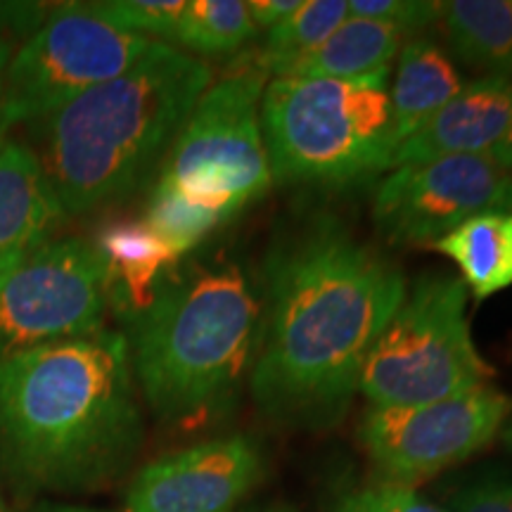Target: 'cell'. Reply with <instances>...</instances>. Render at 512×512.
Instances as JSON below:
<instances>
[{
	"label": "cell",
	"mask_w": 512,
	"mask_h": 512,
	"mask_svg": "<svg viewBox=\"0 0 512 512\" xmlns=\"http://www.w3.org/2000/svg\"><path fill=\"white\" fill-rule=\"evenodd\" d=\"M264 328L249 375L259 411L287 430H328L406 297V278L335 216H316L268 254Z\"/></svg>",
	"instance_id": "obj_1"
},
{
	"label": "cell",
	"mask_w": 512,
	"mask_h": 512,
	"mask_svg": "<svg viewBox=\"0 0 512 512\" xmlns=\"http://www.w3.org/2000/svg\"><path fill=\"white\" fill-rule=\"evenodd\" d=\"M145 427L128 339H67L0 358V463L31 489L79 494L119 479Z\"/></svg>",
	"instance_id": "obj_2"
},
{
	"label": "cell",
	"mask_w": 512,
	"mask_h": 512,
	"mask_svg": "<svg viewBox=\"0 0 512 512\" xmlns=\"http://www.w3.org/2000/svg\"><path fill=\"white\" fill-rule=\"evenodd\" d=\"M211 81L207 62L157 41L128 72L29 124L67 219L143 188Z\"/></svg>",
	"instance_id": "obj_3"
},
{
	"label": "cell",
	"mask_w": 512,
	"mask_h": 512,
	"mask_svg": "<svg viewBox=\"0 0 512 512\" xmlns=\"http://www.w3.org/2000/svg\"><path fill=\"white\" fill-rule=\"evenodd\" d=\"M133 377L166 422H204L249 384L264 328V285L245 261L216 254L178 268L131 318Z\"/></svg>",
	"instance_id": "obj_4"
},
{
	"label": "cell",
	"mask_w": 512,
	"mask_h": 512,
	"mask_svg": "<svg viewBox=\"0 0 512 512\" xmlns=\"http://www.w3.org/2000/svg\"><path fill=\"white\" fill-rule=\"evenodd\" d=\"M268 81L254 55L211 81L159 166L143 219L181 256L271 190L261 131Z\"/></svg>",
	"instance_id": "obj_5"
},
{
	"label": "cell",
	"mask_w": 512,
	"mask_h": 512,
	"mask_svg": "<svg viewBox=\"0 0 512 512\" xmlns=\"http://www.w3.org/2000/svg\"><path fill=\"white\" fill-rule=\"evenodd\" d=\"M392 69L358 79H271L261 131L273 183L344 190L392 169Z\"/></svg>",
	"instance_id": "obj_6"
},
{
	"label": "cell",
	"mask_w": 512,
	"mask_h": 512,
	"mask_svg": "<svg viewBox=\"0 0 512 512\" xmlns=\"http://www.w3.org/2000/svg\"><path fill=\"white\" fill-rule=\"evenodd\" d=\"M467 297L458 275L439 271L406 290L358 382L370 408L422 406L489 384L496 373L472 339Z\"/></svg>",
	"instance_id": "obj_7"
},
{
	"label": "cell",
	"mask_w": 512,
	"mask_h": 512,
	"mask_svg": "<svg viewBox=\"0 0 512 512\" xmlns=\"http://www.w3.org/2000/svg\"><path fill=\"white\" fill-rule=\"evenodd\" d=\"M110 283L93 242L41 238L0 252V358L105 330Z\"/></svg>",
	"instance_id": "obj_8"
},
{
	"label": "cell",
	"mask_w": 512,
	"mask_h": 512,
	"mask_svg": "<svg viewBox=\"0 0 512 512\" xmlns=\"http://www.w3.org/2000/svg\"><path fill=\"white\" fill-rule=\"evenodd\" d=\"M157 41L126 34L95 17L88 3L53 5L41 29L0 74V126L34 124L117 79Z\"/></svg>",
	"instance_id": "obj_9"
},
{
	"label": "cell",
	"mask_w": 512,
	"mask_h": 512,
	"mask_svg": "<svg viewBox=\"0 0 512 512\" xmlns=\"http://www.w3.org/2000/svg\"><path fill=\"white\" fill-rule=\"evenodd\" d=\"M512 396L494 384L406 408H368L358 441L377 479L415 486L463 465L501 437Z\"/></svg>",
	"instance_id": "obj_10"
},
{
	"label": "cell",
	"mask_w": 512,
	"mask_h": 512,
	"mask_svg": "<svg viewBox=\"0 0 512 512\" xmlns=\"http://www.w3.org/2000/svg\"><path fill=\"white\" fill-rule=\"evenodd\" d=\"M508 174L489 155L401 164L377 185L373 223L396 247H430L460 223L496 209Z\"/></svg>",
	"instance_id": "obj_11"
},
{
	"label": "cell",
	"mask_w": 512,
	"mask_h": 512,
	"mask_svg": "<svg viewBox=\"0 0 512 512\" xmlns=\"http://www.w3.org/2000/svg\"><path fill=\"white\" fill-rule=\"evenodd\" d=\"M266 475L249 434H228L147 463L133 477L124 512H235Z\"/></svg>",
	"instance_id": "obj_12"
},
{
	"label": "cell",
	"mask_w": 512,
	"mask_h": 512,
	"mask_svg": "<svg viewBox=\"0 0 512 512\" xmlns=\"http://www.w3.org/2000/svg\"><path fill=\"white\" fill-rule=\"evenodd\" d=\"M510 76L486 74L467 81L456 98L396 147L392 169L444 157L491 155L508 131Z\"/></svg>",
	"instance_id": "obj_13"
},
{
	"label": "cell",
	"mask_w": 512,
	"mask_h": 512,
	"mask_svg": "<svg viewBox=\"0 0 512 512\" xmlns=\"http://www.w3.org/2000/svg\"><path fill=\"white\" fill-rule=\"evenodd\" d=\"M406 38L401 29L389 24L349 15L316 48L294 57L256 62L271 79H358L392 69Z\"/></svg>",
	"instance_id": "obj_14"
},
{
	"label": "cell",
	"mask_w": 512,
	"mask_h": 512,
	"mask_svg": "<svg viewBox=\"0 0 512 512\" xmlns=\"http://www.w3.org/2000/svg\"><path fill=\"white\" fill-rule=\"evenodd\" d=\"M93 245L107 268L110 302L114 299L131 318L152 304L183 259L145 219L110 223Z\"/></svg>",
	"instance_id": "obj_15"
},
{
	"label": "cell",
	"mask_w": 512,
	"mask_h": 512,
	"mask_svg": "<svg viewBox=\"0 0 512 512\" xmlns=\"http://www.w3.org/2000/svg\"><path fill=\"white\" fill-rule=\"evenodd\" d=\"M465 83L453 55L437 38L427 31L408 36L389 79L396 147L456 98Z\"/></svg>",
	"instance_id": "obj_16"
},
{
	"label": "cell",
	"mask_w": 512,
	"mask_h": 512,
	"mask_svg": "<svg viewBox=\"0 0 512 512\" xmlns=\"http://www.w3.org/2000/svg\"><path fill=\"white\" fill-rule=\"evenodd\" d=\"M64 219L60 197L36 152L19 140H5L0 147V252L53 238Z\"/></svg>",
	"instance_id": "obj_17"
},
{
	"label": "cell",
	"mask_w": 512,
	"mask_h": 512,
	"mask_svg": "<svg viewBox=\"0 0 512 512\" xmlns=\"http://www.w3.org/2000/svg\"><path fill=\"white\" fill-rule=\"evenodd\" d=\"M430 249L458 266V278L475 302L512 287V211L486 209Z\"/></svg>",
	"instance_id": "obj_18"
},
{
	"label": "cell",
	"mask_w": 512,
	"mask_h": 512,
	"mask_svg": "<svg viewBox=\"0 0 512 512\" xmlns=\"http://www.w3.org/2000/svg\"><path fill=\"white\" fill-rule=\"evenodd\" d=\"M439 24L453 60L512 79V0H448Z\"/></svg>",
	"instance_id": "obj_19"
},
{
	"label": "cell",
	"mask_w": 512,
	"mask_h": 512,
	"mask_svg": "<svg viewBox=\"0 0 512 512\" xmlns=\"http://www.w3.org/2000/svg\"><path fill=\"white\" fill-rule=\"evenodd\" d=\"M256 34L242 0H185L171 46L202 60L238 53Z\"/></svg>",
	"instance_id": "obj_20"
},
{
	"label": "cell",
	"mask_w": 512,
	"mask_h": 512,
	"mask_svg": "<svg viewBox=\"0 0 512 512\" xmlns=\"http://www.w3.org/2000/svg\"><path fill=\"white\" fill-rule=\"evenodd\" d=\"M349 17V0H299V5L264 34L256 60L302 55L323 43Z\"/></svg>",
	"instance_id": "obj_21"
},
{
	"label": "cell",
	"mask_w": 512,
	"mask_h": 512,
	"mask_svg": "<svg viewBox=\"0 0 512 512\" xmlns=\"http://www.w3.org/2000/svg\"><path fill=\"white\" fill-rule=\"evenodd\" d=\"M183 5L185 0H98L88 8L114 29L171 43Z\"/></svg>",
	"instance_id": "obj_22"
},
{
	"label": "cell",
	"mask_w": 512,
	"mask_h": 512,
	"mask_svg": "<svg viewBox=\"0 0 512 512\" xmlns=\"http://www.w3.org/2000/svg\"><path fill=\"white\" fill-rule=\"evenodd\" d=\"M328 512H448L430 501L418 489L389 484L382 479H366L342 486L332 496Z\"/></svg>",
	"instance_id": "obj_23"
},
{
	"label": "cell",
	"mask_w": 512,
	"mask_h": 512,
	"mask_svg": "<svg viewBox=\"0 0 512 512\" xmlns=\"http://www.w3.org/2000/svg\"><path fill=\"white\" fill-rule=\"evenodd\" d=\"M439 505L448 512H512V475L477 472L439 489Z\"/></svg>",
	"instance_id": "obj_24"
},
{
	"label": "cell",
	"mask_w": 512,
	"mask_h": 512,
	"mask_svg": "<svg viewBox=\"0 0 512 512\" xmlns=\"http://www.w3.org/2000/svg\"><path fill=\"white\" fill-rule=\"evenodd\" d=\"M439 0H349V15L401 29L406 36L422 34L441 19Z\"/></svg>",
	"instance_id": "obj_25"
},
{
	"label": "cell",
	"mask_w": 512,
	"mask_h": 512,
	"mask_svg": "<svg viewBox=\"0 0 512 512\" xmlns=\"http://www.w3.org/2000/svg\"><path fill=\"white\" fill-rule=\"evenodd\" d=\"M53 5L36 0H0V74L8 69L17 50L41 29Z\"/></svg>",
	"instance_id": "obj_26"
},
{
	"label": "cell",
	"mask_w": 512,
	"mask_h": 512,
	"mask_svg": "<svg viewBox=\"0 0 512 512\" xmlns=\"http://www.w3.org/2000/svg\"><path fill=\"white\" fill-rule=\"evenodd\" d=\"M299 0H249L247 10L252 15L256 31H268L297 8Z\"/></svg>",
	"instance_id": "obj_27"
},
{
	"label": "cell",
	"mask_w": 512,
	"mask_h": 512,
	"mask_svg": "<svg viewBox=\"0 0 512 512\" xmlns=\"http://www.w3.org/2000/svg\"><path fill=\"white\" fill-rule=\"evenodd\" d=\"M494 162L501 166L505 174H510L512 171V110H510V121H508V131H505V136L501 143L494 147V152L489 155Z\"/></svg>",
	"instance_id": "obj_28"
},
{
	"label": "cell",
	"mask_w": 512,
	"mask_h": 512,
	"mask_svg": "<svg viewBox=\"0 0 512 512\" xmlns=\"http://www.w3.org/2000/svg\"><path fill=\"white\" fill-rule=\"evenodd\" d=\"M31 512H110V510H93V508H79V505H55V503H43Z\"/></svg>",
	"instance_id": "obj_29"
},
{
	"label": "cell",
	"mask_w": 512,
	"mask_h": 512,
	"mask_svg": "<svg viewBox=\"0 0 512 512\" xmlns=\"http://www.w3.org/2000/svg\"><path fill=\"white\" fill-rule=\"evenodd\" d=\"M496 209H505V211H512V171L505 178V185L501 190V197H498V204Z\"/></svg>",
	"instance_id": "obj_30"
},
{
	"label": "cell",
	"mask_w": 512,
	"mask_h": 512,
	"mask_svg": "<svg viewBox=\"0 0 512 512\" xmlns=\"http://www.w3.org/2000/svg\"><path fill=\"white\" fill-rule=\"evenodd\" d=\"M245 512H299V510L287 503H271V505H264V508H249Z\"/></svg>",
	"instance_id": "obj_31"
},
{
	"label": "cell",
	"mask_w": 512,
	"mask_h": 512,
	"mask_svg": "<svg viewBox=\"0 0 512 512\" xmlns=\"http://www.w3.org/2000/svg\"><path fill=\"white\" fill-rule=\"evenodd\" d=\"M503 441V446L508 448V451L512 453V413H510V418H508V422H505L503 425V430H501V437H498Z\"/></svg>",
	"instance_id": "obj_32"
},
{
	"label": "cell",
	"mask_w": 512,
	"mask_h": 512,
	"mask_svg": "<svg viewBox=\"0 0 512 512\" xmlns=\"http://www.w3.org/2000/svg\"><path fill=\"white\" fill-rule=\"evenodd\" d=\"M5 140H8V131H5V128L0 126V147H3Z\"/></svg>",
	"instance_id": "obj_33"
},
{
	"label": "cell",
	"mask_w": 512,
	"mask_h": 512,
	"mask_svg": "<svg viewBox=\"0 0 512 512\" xmlns=\"http://www.w3.org/2000/svg\"><path fill=\"white\" fill-rule=\"evenodd\" d=\"M0 512H10L8 503H5V498H3V494H0Z\"/></svg>",
	"instance_id": "obj_34"
}]
</instances>
